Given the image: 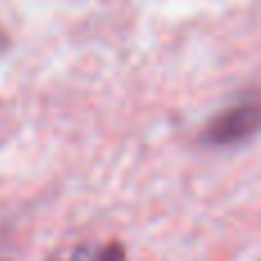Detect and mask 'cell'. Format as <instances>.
<instances>
[{"label": "cell", "mask_w": 261, "mask_h": 261, "mask_svg": "<svg viewBox=\"0 0 261 261\" xmlns=\"http://www.w3.org/2000/svg\"><path fill=\"white\" fill-rule=\"evenodd\" d=\"M259 130V108L254 103H239L218 113L202 130L206 147H234L254 138Z\"/></svg>", "instance_id": "6da1fadb"}, {"label": "cell", "mask_w": 261, "mask_h": 261, "mask_svg": "<svg viewBox=\"0 0 261 261\" xmlns=\"http://www.w3.org/2000/svg\"><path fill=\"white\" fill-rule=\"evenodd\" d=\"M71 261H126V248L117 241L108 245H81L73 250Z\"/></svg>", "instance_id": "7a4b0ae2"}]
</instances>
